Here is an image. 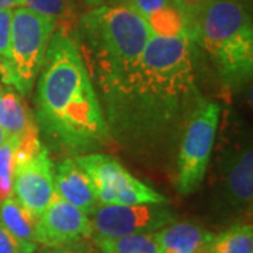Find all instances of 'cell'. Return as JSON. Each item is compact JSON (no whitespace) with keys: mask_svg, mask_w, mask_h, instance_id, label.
<instances>
[{"mask_svg":"<svg viewBox=\"0 0 253 253\" xmlns=\"http://www.w3.org/2000/svg\"><path fill=\"white\" fill-rule=\"evenodd\" d=\"M199 46L189 37L152 36L139 62L97 91L110 135L145 166L176 158L181 132L204 99Z\"/></svg>","mask_w":253,"mask_h":253,"instance_id":"cell-1","label":"cell"},{"mask_svg":"<svg viewBox=\"0 0 253 253\" xmlns=\"http://www.w3.org/2000/svg\"><path fill=\"white\" fill-rule=\"evenodd\" d=\"M36 121L51 144L78 155L113 141L99 96L72 36L55 31L36 82Z\"/></svg>","mask_w":253,"mask_h":253,"instance_id":"cell-2","label":"cell"},{"mask_svg":"<svg viewBox=\"0 0 253 253\" xmlns=\"http://www.w3.org/2000/svg\"><path fill=\"white\" fill-rule=\"evenodd\" d=\"M72 37L97 93L139 62L152 33L132 7L107 3L79 16Z\"/></svg>","mask_w":253,"mask_h":253,"instance_id":"cell-3","label":"cell"},{"mask_svg":"<svg viewBox=\"0 0 253 253\" xmlns=\"http://www.w3.org/2000/svg\"><path fill=\"white\" fill-rule=\"evenodd\" d=\"M193 41L222 83L239 89L253 73L251 0H208L193 24Z\"/></svg>","mask_w":253,"mask_h":253,"instance_id":"cell-4","label":"cell"},{"mask_svg":"<svg viewBox=\"0 0 253 253\" xmlns=\"http://www.w3.org/2000/svg\"><path fill=\"white\" fill-rule=\"evenodd\" d=\"M55 31L54 20L40 16L27 7L14 10L9 59L1 63V83L14 87L24 97L30 96Z\"/></svg>","mask_w":253,"mask_h":253,"instance_id":"cell-5","label":"cell"},{"mask_svg":"<svg viewBox=\"0 0 253 253\" xmlns=\"http://www.w3.org/2000/svg\"><path fill=\"white\" fill-rule=\"evenodd\" d=\"M219 117V104L204 97L181 132L173 177L174 187L181 196L196 193L203 184L214 151Z\"/></svg>","mask_w":253,"mask_h":253,"instance_id":"cell-6","label":"cell"},{"mask_svg":"<svg viewBox=\"0 0 253 253\" xmlns=\"http://www.w3.org/2000/svg\"><path fill=\"white\" fill-rule=\"evenodd\" d=\"M75 161L89 176L100 206L168 203L163 194L134 177L111 155L91 152L78 155L75 156Z\"/></svg>","mask_w":253,"mask_h":253,"instance_id":"cell-7","label":"cell"},{"mask_svg":"<svg viewBox=\"0 0 253 253\" xmlns=\"http://www.w3.org/2000/svg\"><path fill=\"white\" fill-rule=\"evenodd\" d=\"M212 180L215 197L231 212L252 211L253 151L249 139H221Z\"/></svg>","mask_w":253,"mask_h":253,"instance_id":"cell-8","label":"cell"},{"mask_svg":"<svg viewBox=\"0 0 253 253\" xmlns=\"http://www.w3.org/2000/svg\"><path fill=\"white\" fill-rule=\"evenodd\" d=\"M93 235L124 236L156 232L177 219L176 211L165 204L99 206L90 215Z\"/></svg>","mask_w":253,"mask_h":253,"instance_id":"cell-9","label":"cell"},{"mask_svg":"<svg viewBox=\"0 0 253 253\" xmlns=\"http://www.w3.org/2000/svg\"><path fill=\"white\" fill-rule=\"evenodd\" d=\"M13 196L37 217L51 203L55 196L54 163L45 145L36 155L16 162Z\"/></svg>","mask_w":253,"mask_h":253,"instance_id":"cell-10","label":"cell"},{"mask_svg":"<svg viewBox=\"0 0 253 253\" xmlns=\"http://www.w3.org/2000/svg\"><path fill=\"white\" fill-rule=\"evenodd\" d=\"M91 235L93 229L89 215L55 193L48 207L38 217L34 239L37 245L54 248L91 238Z\"/></svg>","mask_w":253,"mask_h":253,"instance_id":"cell-11","label":"cell"},{"mask_svg":"<svg viewBox=\"0 0 253 253\" xmlns=\"http://www.w3.org/2000/svg\"><path fill=\"white\" fill-rule=\"evenodd\" d=\"M139 13L146 21L152 36L191 38V28L187 17L172 0H120Z\"/></svg>","mask_w":253,"mask_h":253,"instance_id":"cell-12","label":"cell"},{"mask_svg":"<svg viewBox=\"0 0 253 253\" xmlns=\"http://www.w3.org/2000/svg\"><path fill=\"white\" fill-rule=\"evenodd\" d=\"M55 193L90 215L99 207L91 181L75 158H65L54 165Z\"/></svg>","mask_w":253,"mask_h":253,"instance_id":"cell-13","label":"cell"},{"mask_svg":"<svg viewBox=\"0 0 253 253\" xmlns=\"http://www.w3.org/2000/svg\"><path fill=\"white\" fill-rule=\"evenodd\" d=\"M162 253H194L208 248L214 235L193 221H173L155 232Z\"/></svg>","mask_w":253,"mask_h":253,"instance_id":"cell-14","label":"cell"},{"mask_svg":"<svg viewBox=\"0 0 253 253\" xmlns=\"http://www.w3.org/2000/svg\"><path fill=\"white\" fill-rule=\"evenodd\" d=\"M0 126L7 135H24L38 126L34 111L14 87L0 84Z\"/></svg>","mask_w":253,"mask_h":253,"instance_id":"cell-15","label":"cell"},{"mask_svg":"<svg viewBox=\"0 0 253 253\" xmlns=\"http://www.w3.org/2000/svg\"><path fill=\"white\" fill-rule=\"evenodd\" d=\"M23 7L54 20L56 31L63 34L73 36L78 27L79 14L73 0H23Z\"/></svg>","mask_w":253,"mask_h":253,"instance_id":"cell-16","label":"cell"},{"mask_svg":"<svg viewBox=\"0 0 253 253\" xmlns=\"http://www.w3.org/2000/svg\"><path fill=\"white\" fill-rule=\"evenodd\" d=\"M99 253H162L155 232L124 236L91 235Z\"/></svg>","mask_w":253,"mask_h":253,"instance_id":"cell-17","label":"cell"},{"mask_svg":"<svg viewBox=\"0 0 253 253\" xmlns=\"http://www.w3.org/2000/svg\"><path fill=\"white\" fill-rule=\"evenodd\" d=\"M37 221L38 217L28 211L14 196L0 203V222L20 239L36 242Z\"/></svg>","mask_w":253,"mask_h":253,"instance_id":"cell-18","label":"cell"},{"mask_svg":"<svg viewBox=\"0 0 253 253\" xmlns=\"http://www.w3.org/2000/svg\"><path fill=\"white\" fill-rule=\"evenodd\" d=\"M210 249L212 253H253L252 224H235L214 235Z\"/></svg>","mask_w":253,"mask_h":253,"instance_id":"cell-19","label":"cell"},{"mask_svg":"<svg viewBox=\"0 0 253 253\" xmlns=\"http://www.w3.org/2000/svg\"><path fill=\"white\" fill-rule=\"evenodd\" d=\"M18 142L20 138L17 135H7L0 144V203L13 196Z\"/></svg>","mask_w":253,"mask_h":253,"instance_id":"cell-20","label":"cell"},{"mask_svg":"<svg viewBox=\"0 0 253 253\" xmlns=\"http://www.w3.org/2000/svg\"><path fill=\"white\" fill-rule=\"evenodd\" d=\"M38 245L14 236L0 222V253H36Z\"/></svg>","mask_w":253,"mask_h":253,"instance_id":"cell-21","label":"cell"},{"mask_svg":"<svg viewBox=\"0 0 253 253\" xmlns=\"http://www.w3.org/2000/svg\"><path fill=\"white\" fill-rule=\"evenodd\" d=\"M11 10H0V59L4 63L10 55V38H11Z\"/></svg>","mask_w":253,"mask_h":253,"instance_id":"cell-22","label":"cell"},{"mask_svg":"<svg viewBox=\"0 0 253 253\" xmlns=\"http://www.w3.org/2000/svg\"><path fill=\"white\" fill-rule=\"evenodd\" d=\"M44 253H99V251L93 244L91 238H84L69 244L46 248Z\"/></svg>","mask_w":253,"mask_h":253,"instance_id":"cell-23","label":"cell"},{"mask_svg":"<svg viewBox=\"0 0 253 253\" xmlns=\"http://www.w3.org/2000/svg\"><path fill=\"white\" fill-rule=\"evenodd\" d=\"M172 1L187 17L190 26H191V33H193V24L208 0H172Z\"/></svg>","mask_w":253,"mask_h":253,"instance_id":"cell-24","label":"cell"},{"mask_svg":"<svg viewBox=\"0 0 253 253\" xmlns=\"http://www.w3.org/2000/svg\"><path fill=\"white\" fill-rule=\"evenodd\" d=\"M23 7V0H0V10H11Z\"/></svg>","mask_w":253,"mask_h":253,"instance_id":"cell-25","label":"cell"},{"mask_svg":"<svg viewBox=\"0 0 253 253\" xmlns=\"http://www.w3.org/2000/svg\"><path fill=\"white\" fill-rule=\"evenodd\" d=\"M89 3H93V6L99 4H107V3H120V0H87Z\"/></svg>","mask_w":253,"mask_h":253,"instance_id":"cell-26","label":"cell"},{"mask_svg":"<svg viewBox=\"0 0 253 253\" xmlns=\"http://www.w3.org/2000/svg\"><path fill=\"white\" fill-rule=\"evenodd\" d=\"M6 138H7V134H6V132H4V131L1 129V126H0V144H1V142H3V141L6 139Z\"/></svg>","mask_w":253,"mask_h":253,"instance_id":"cell-27","label":"cell"},{"mask_svg":"<svg viewBox=\"0 0 253 253\" xmlns=\"http://www.w3.org/2000/svg\"><path fill=\"white\" fill-rule=\"evenodd\" d=\"M194 253H212L211 252V249H210V246L208 248H203V249H200V251H197V252Z\"/></svg>","mask_w":253,"mask_h":253,"instance_id":"cell-28","label":"cell"},{"mask_svg":"<svg viewBox=\"0 0 253 253\" xmlns=\"http://www.w3.org/2000/svg\"><path fill=\"white\" fill-rule=\"evenodd\" d=\"M0 72H1V59H0Z\"/></svg>","mask_w":253,"mask_h":253,"instance_id":"cell-29","label":"cell"}]
</instances>
